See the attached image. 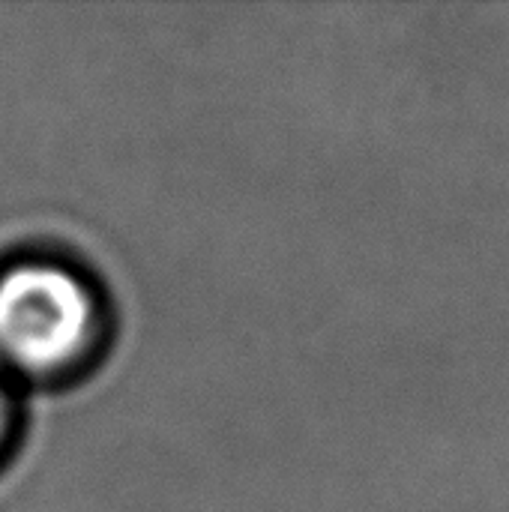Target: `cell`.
<instances>
[{"instance_id": "6da1fadb", "label": "cell", "mask_w": 509, "mask_h": 512, "mask_svg": "<svg viewBox=\"0 0 509 512\" xmlns=\"http://www.w3.org/2000/svg\"><path fill=\"white\" fill-rule=\"evenodd\" d=\"M96 336L90 288L57 264H21L0 276V354L51 372L75 363Z\"/></svg>"}, {"instance_id": "7a4b0ae2", "label": "cell", "mask_w": 509, "mask_h": 512, "mask_svg": "<svg viewBox=\"0 0 509 512\" xmlns=\"http://www.w3.org/2000/svg\"><path fill=\"white\" fill-rule=\"evenodd\" d=\"M3 426H6V402H3V393H0V438H3Z\"/></svg>"}]
</instances>
